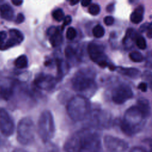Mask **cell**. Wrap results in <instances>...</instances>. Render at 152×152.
<instances>
[{
    "label": "cell",
    "instance_id": "cell-1",
    "mask_svg": "<svg viewBox=\"0 0 152 152\" xmlns=\"http://www.w3.org/2000/svg\"><path fill=\"white\" fill-rule=\"evenodd\" d=\"M101 147L99 134L90 129L80 130L71 135L66 141V152H98Z\"/></svg>",
    "mask_w": 152,
    "mask_h": 152
},
{
    "label": "cell",
    "instance_id": "cell-2",
    "mask_svg": "<svg viewBox=\"0 0 152 152\" xmlns=\"http://www.w3.org/2000/svg\"><path fill=\"white\" fill-rule=\"evenodd\" d=\"M147 117L137 105L128 108L121 122V129L127 135L139 132L145 125Z\"/></svg>",
    "mask_w": 152,
    "mask_h": 152
},
{
    "label": "cell",
    "instance_id": "cell-3",
    "mask_svg": "<svg viewBox=\"0 0 152 152\" xmlns=\"http://www.w3.org/2000/svg\"><path fill=\"white\" fill-rule=\"evenodd\" d=\"M95 74L90 69L84 68L78 70L73 76L71 82L75 91L80 93L86 97L94 94L96 84L94 81Z\"/></svg>",
    "mask_w": 152,
    "mask_h": 152
},
{
    "label": "cell",
    "instance_id": "cell-4",
    "mask_svg": "<svg viewBox=\"0 0 152 152\" xmlns=\"http://www.w3.org/2000/svg\"><path fill=\"white\" fill-rule=\"evenodd\" d=\"M68 116L74 121L84 119L90 112V104L87 97L81 95L74 96L66 105Z\"/></svg>",
    "mask_w": 152,
    "mask_h": 152
},
{
    "label": "cell",
    "instance_id": "cell-5",
    "mask_svg": "<svg viewBox=\"0 0 152 152\" xmlns=\"http://www.w3.org/2000/svg\"><path fill=\"white\" fill-rule=\"evenodd\" d=\"M55 131V122L50 111L45 110L40 115L38 121V133L42 140L48 142L51 140Z\"/></svg>",
    "mask_w": 152,
    "mask_h": 152
},
{
    "label": "cell",
    "instance_id": "cell-6",
    "mask_svg": "<svg viewBox=\"0 0 152 152\" xmlns=\"http://www.w3.org/2000/svg\"><path fill=\"white\" fill-rule=\"evenodd\" d=\"M17 140L22 144H30L34 139L35 127L33 121L29 118H24L17 126Z\"/></svg>",
    "mask_w": 152,
    "mask_h": 152
},
{
    "label": "cell",
    "instance_id": "cell-7",
    "mask_svg": "<svg viewBox=\"0 0 152 152\" xmlns=\"http://www.w3.org/2000/svg\"><path fill=\"white\" fill-rule=\"evenodd\" d=\"M87 52L90 59L99 66L102 68L109 66L103 48L100 45L95 43H89L87 46Z\"/></svg>",
    "mask_w": 152,
    "mask_h": 152
},
{
    "label": "cell",
    "instance_id": "cell-8",
    "mask_svg": "<svg viewBox=\"0 0 152 152\" xmlns=\"http://www.w3.org/2000/svg\"><path fill=\"white\" fill-rule=\"evenodd\" d=\"M133 92L130 86L126 84H121L116 86L112 91V100L118 104L124 103L133 97Z\"/></svg>",
    "mask_w": 152,
    "mask_h": 152
},
{
    "label": "cell",
    "instance_id": "cell-9",
    "mask_svg": "<svg viewBox=\"0 0 152 152\" xmlns=\"http://www.w3.org/2000/svg\"><path fill=\"white\" fill-rule=\"evenodd\" d=\"M90 115V122L94 127L99 128H109L112 123L110 115L105 111L96 110L88 114Z\"/></svg>",
    "mask_w": 152,
    "mask_h": 152
},
{
    "label": "cell",
    "instance_id": "cell-10",
    "mask_svg": "<svg viewBox=\"0 0 152 152\" xmlns=\"http://www.w3.org/2000/svg\"><path fill=\"white\" fill-rule=\"evenodd\" d=\"M104 143L109 152H124L128 147L125 141L111 135L104 137Z\"/></svg>",
    "mask_w": 152,
    "mask_h": 152
},
{
    "label": "cell",
    "instance_id": "cell-11",
    "mask_svg": "<svg viewBox=\"0 0 152 152\" xmlns=\"http://www.w3.org/2000/svg\"><path fill=\"white\" fill-rule=\"evenodd\" d=\"M14 131V123L9 113L3 108H0V132L8 137Z\"/></svg>",
    "mask_w": 152,
    "mask_h": 152
},
{
    "label": "cell",
    "instance_id": "cell-12",
    "mask_svg": "<svg viewBox=\"0 0 152 152\" xmlns=\"http://www.w3.org/2000/svg\"><path fill=\"white\" fill-rule=\"evenodd\" d=\"M56 82V78L51 75L40 73L35 77L34 84L39 89L50 90L54 88Z\"/></svg>",
    "mask_w": 152,
    "mask_h": 152
},
{
    "label": "cell",
    "instance_id": "cell-13",
    "mask_svg": "<svg viewBox=\"0 0 152 152\" xmlns=\"http://www.w3.org/2000/svg\"><path fill=\"white\" fill-rule=\"evenodd\" d=\"M24 40L23 33L18 30L12 28L9 30V38L4 45V50L20 44Z\"/></svg>",
    "mask_w": 152,
    "mask_h": 152
},
{
    "label": "cell",
    "instance_id": "cell-14",
    "mask_svg": "<svg viewBox=\"0 0 152 152\" xmlns=\"http://www.w3.org/2000/svg\"><path fill=\"white\" fill-rule=\"evenodd\" d=\"M47 34L49 37V42L53 47L59 46L63 41L61 30L58 27H51L48 28Z\"/></svg>",
    "mask_w": 152,
    "mask_h": 152
},
{
    "label": "cell",
    "instance_id": "cell-15",
    "mask_svg": "<svg viewBox=\"0 0 152 152\" xmlns=\"http://www.w3.org/2000/svg\"><path fill=\"white\" fill-rule=\"evenodd\" d=\"M118 72L122 75L127 76L132 79L138 78L141 74L140 71L135 68H124L121 66L116 67Z\"/></svg>",
    "mask_w": 152,
    "mask_h": 152
},
{
    "label": "cell",
    "instance_id": "cell-16",
    "mask_svg": "<svg viewBox=\"0 0 152 152\" xmlns=\"http://www.w3.org/2000/svg\"><path fill=\"white\" fill-rule=\"evenodd\" d=\"M0 15L4 20L11 21L14 18V10L10 4H3L0 5Z\"/></svg>",
    "mask_w": 152,
    "mask_h": 152
},
{
    "label": "cell",
    "instance_id": "cell-17",
    "mask_svg": "<svg viewBox=\"0 0 152 152\" xmlns=\"http://www.w3.org/2000/svg\"><path fill=\"white\" fill-rule=\"evenodd\" d=\"M55 62L57 66V77L55 78L56 81H59L67 73L69 66L66 62L61 59H56Z\"/></svg>",
    "mask_w": 152,
    "mask_h": 152
},
{
    "label": "cell",
    "instance_id": "cell-18",
    "mask_svg": "<svg viewBox=\"0 0 152 152\" xmlns=\"http://www.w3.org/2000/svg\"><path fill=\"white\" fill-rule=\"evenodd\" d=\"M144 11V9L142 5H139L137 7L130 15V20L131 22L134 24H138L141 23L143 20Z\"/></svg>",
    "mask_w": 152,
    "mask_h": 152
},
{
    "label": "cell",
    "instance_id": "cell-19",
    "mask_svg": "<svg viewBox=\"0 0 152 152\" xmlns=\"http://www.w3.org/2000/svg\"><path fill=\"white\" fill-rule=\"evenodd\" d=\"M14 90L12 86L8 84L0 85V97L5 100H8L13 95Z\"/></svg>",
    "mask_w": 152,
    "mask_h": 152
},
{
    "label": "cell",
    "instance_id": "cell-20",
    "mask_svg": "<svg viewBox=\"0 0 152 152\" xmlns=\"http://www.w3.org/2000/svg\"><path fill=\"white\" fill-rule=\"evenodd\" d=\"M137 107L142 112V113L148 118L150 115V106L149 101L144 98H141L138 100Z\"/></svg>",
    "mask_w": 152,
    "mask_h": 152
},
{
    "label": "cell",
    "instance_id": "cell-21",
    "mask_svg": "<svg viewBox=\"0 0 152 152\" xmlns=\"http://www.w3.org/2000/svg\"><path fill=\"white\" fill-rule=\"evenodd\" d=\"M137 34L136 31L132 28H129L126 30L125 36H124V39H123V43L125 45H128L130 41H133L134 40H135L137 36Z\"/></svg>",
    "mask_w": 152,
    "mask_h": 152
},
{
    "label": "cell",
    "instance_id": "cell-22",
    "mask_svg": "<svg viewBox=\"0 0 152 152\" xmlns=\"http://www.w3.org/2000/svg\"><path fill=\"white\" fill-rule=\"evenodd\" d=\"M15 66L19 69L25 68L28 65V59L24 55L19 56L14 61Z\"/></svg>",
    "mask_w": 152,
    "mask_h": 152
},
{
    "label": "cell",
    "instance_id": "cell-23",
    "mask_svg": "<svg viewBox=\"0 0 152 152\" xmlns=\"http://www.w3.org/2000/svg\"><path fill=\"white\" fill-rule=\"evenodd\" d=\"M129 57L134 62H141L144 60V56L138 51H133L129 54Z\"/></svg>",
    "mask_w": 152,
    "mask_h": 152
},
{
    "label": "cell",
    "instance_id": "cell-24",
    "mask_svg": "<svg viewBox=\"0 0 152 152\" xmlns=\"http://www.w3.org/2000/svg\"><path fill=\"white\" fill-rule=\"evenodd\" d=\"M92 33H93V36L95 37L100 38L104 36L105 31H104V29L103 27V26H102L101 25L97 24L93 27Z\"/></svg>",
    "mask_w": 152,
    "mask_h": 152
},
{
    "label": "cell",
    "instance_id": "cell-25",
    "mask_svg": "<svg viewBox=\"0 0 152 152\" xmlns=\"http://www.w3.org/2000/svg\"><path fill=\"white\" fill-rule=\"evenodd\" d=\"M52 17L53 18L57 21H61L65 18V15L63 10L61 8H58L52 12Z\"/></svg>",
    "mask_w": 152,
    "mask_h": 152
},
{
    "label": "cell",
    "instance_id": "cell-26",
    "mask_svg": "<svg viewBox=\"0 0 152 152\" xmlns=\"http://www.w3.org/2000/svg\"><path fill=\"white\" fill-rule=\"evenodd\" d=\"M65 55L68 59L71 60L75 57L76 50L72 47L68 46L65 49Z\"/></svg>",
    "mask_w": 152,
    "mask_h": 152
},
{
    "label": "cell",
    "instance_id": "cell-27",
    "mask_svg": "<svg viewBox=\"0 0 152 152\" xmlns=\"http://www.w3.org/2000/svg\"><path fill=\"white\" fill-rule=\"evenodd\" d=\"M136 45L140 49H145L147 48L146 40L144 37L141 35H138L135 39Z\"/></svg>",
    "mask_w": 152,
    "mask_h": 152
},
{
    "label": "cell",
    "instance_id": "cell-28",
    "mask_svg": "<svg viewBox=\"0 0 152 152\" xmlns=\"http://www.w3.org/2000/svg\"><path fill=\"white\" fill-rule=\"evenodd\" d=\"M100 11V6L97 4H91L88 8V12L93 15H97Z\"/></svg>",
    "mask_w": 152,
    "mask_h": 152
},
{
    "label": "cell",
    "instance_id": "cell-29",
    "mask_svg": "<svg viewBox=\"0 0 152 152\" xmlns=\"http://www.w3.org/2000/svg\"><path fill=\"white\" fill-rule=\"evenodd\" d=\"M76 35L77 31L74 27H70L67 29L66 33V37L68 40H73L75 37Z\"/></svg>",
    "mask_w": 152,
    "mask_h": 152
},
{
    "label": "cell",
    "instance_id": "cell-30",
    "mask_svg": "<svg viewBox=\"0 0 152 152\" xmlns=\"http://www.w3.org/2000/svg\"><path fill=\"white\" fill-rule=\"evenodd\" d=\"M7 38V33L5 31H0V50H4V45Z\"/></svg>",
    "mask_w": 152,
    "mask_h": 152
},
{
    "label": "cell",
    "instance_id": "cell-31",
    "mask_svg": "<svg viewBox=\"0 0 152 152\" xmlns=\"http://www.w3.org/2000/svg\"><path fill=\"white\" fill-rule=\"evenodd\" d=\"M103 21L106 26H111L114 23V18L112 16L108 15L104 18Z\"/></svg>",
    "mask_w": 152,
    "mask_h": 152
},
{
    "label": "cell",
    "instance_id": "cell-32",
    "mask_svg": "<svg viewBox=\"0 0 152 152\" xmlns=\"http://www.w3.org/2000/svg\"><path fill=\"white\" fill-rule=\"evenodd\" d=\"M24 20H25L24 15L22 13H18L16 17L15 22L17 24H21L24 21Z\"/></svg>",
    "mask_w": 152,
    "mask_h": 152
},
{
    "label": "cell",
    "instance_id": "cell-33",
    "mask_svg": "<svg viewBox=\"0 0 152 152\" xmlns=\"http://www.w3.org/2000/svg\"><path fill=\"white\" fill-rule=\"evenodd\" d=\"M138 88L141 90V91H143V92H145L147 91V84L146 83H144V82H142V83H140L139 84H138Z\"/></svg>",
    "mask_w": 152,
    "mask_h": 152
},
{
    "label": "cell",
    "instance_id": "cell-34",
    "mask_svg": "<svg viewBox=\"0 0 152 152\" xmlns=\"http://www.w3.org/2000/svg\"><path fill=\"white\" fill-rule=\"evenodd\" d=\"M72 21V18L71 17L70 15H67L66 16L64 19V23H63V26H62V28L64 27V26L69 25L71 22Z\"/></svg>",
    "mask_w": 152,
    "mask_h": 152
},
{
    "label": "cell",
    "instance_id": "cell-35",
    "mask_svg": "<svg viewBox=\"0 0 152 152\" xmlns=\"http://www.w3.org/2000/svg\"><path fill=\"white\" fill-rule=\"evenodd\" d=\"M129 152H147V151L142 147H135L133 148Z\"/></svg>",
    "mask_w": 152,
    "mask_h": 152
},
{
    "label": "cell",
    "instance_id": "cell-36",
    "mask_svg": "<svg viewBox=\"0 0 152 152\" xmlns=\"http://www.w3.org/2000/svg\"><path fill=\"white\" fill-rule=\"evenodd\" d=\"M150 24H151V23H149V24H148V23H145V24H144L143 25H142V26L140 27V31L141 32H144V31H145V30H147V29L148 28V27H149Z\"/></svg>",
    "mask_w": 152,
    "mask_h": 152
},
{
    "label": "cell",
    "instance_id": "cell-37",
    "mask_svg": "<svg viewBox=\"0 0 152 152\" xmlns=\"http://www.w3.org/2000/svg\"><path fill=\"white\" fill-rule=\"evenodd\" d=\"M113 10H114L113 4H110L106 7V11L108 12H112L113 11Z\"/></svg>",
    "mask_w": 152,
    "mask_h": 152
},
{
    "label": "cell",
    "instance_id": "cell-38",
    "mask_svg": "<svg viewBox=\"0 0 152 152\" xmlns=\"http://www.w3.org/2000/svg\"><path fill=\"white\" fill-rule=\"evenodd\" d=\"M91 3V1L90 0H84L81 2V5L83 7H87Z\"/></svg>",
    "mask_w": 152,
    "mask_h": 152
},
{
    "label": "cell",
    "instance_id": "cell-39",
    "mask_svg": "<svg viewBox=\"0 0 152 152\" xmlns=\"http://www.w3.org/2000/svg\"><path fill=\"white\" fill-rule=\"evenodd\" d=\"M11 2L13 4V5H14L15 6H20L23 4V1H17V0H12L11 1Z\"/></svg>",
    "mask_w": 152,
    "mask_h": 152
},
{
    "label": "cell",
    "instance_id": "cell-40",
    "mask_svg": "<svg viewBox=\"0 0 152 152\" xmlns=\"http://www.w3.org/2000/svg\"><path fill=\"white\" fill-rule=\"evenodd\" d=\"M147 36L148 37L149 39H151V24H150L148 28L147 29Z\"/></svg>",
    "mask_w": 152,
    "mask_h": 152
},
{
    "label": "cell",
    "instance_id": "cell-41",
    "mask_svg": "<svg viewBox=\"0 0 152 152\" xmlns=\"http://www.w3.org/2000/svg\"><path fill=\"white\" fill-rule=\"evenodd\" d=\"M79 2V1H69V4L71 5H74L77 4H78Z\"/></svg>",
    "mask_w": 152,
    "mask_h": 152
},
{
    "label": "cell",
    "instance_id": "cell-42",
    "mask_svg": "<svg viewBox=\"0 0 152 152\" xmlns=\"http://www.w3.org/2000/svg\"><path fill=\"white\" fill-rule=\"evenodd\" d=\"M13 152H26V151H24L23 149H20V148H18V149H15L13 151Z\"/></svg>",
    "mask_w": 152,
    "mask_h": 152
},
{
    "label": "cell",
    "instance_id": "cell-43",
    "mask_svg": "<svg viewBox=\"0 0 152 152\" xmlns=\"http://www.w3.org/2000/svg\"><path fill=\"white\" fill-rule=\"evenodd\" d=\"M0 142H1V139H0Z\"/></svg>",
    "mask_w": 152,
    "mask_h": 152
}]
</instances>
